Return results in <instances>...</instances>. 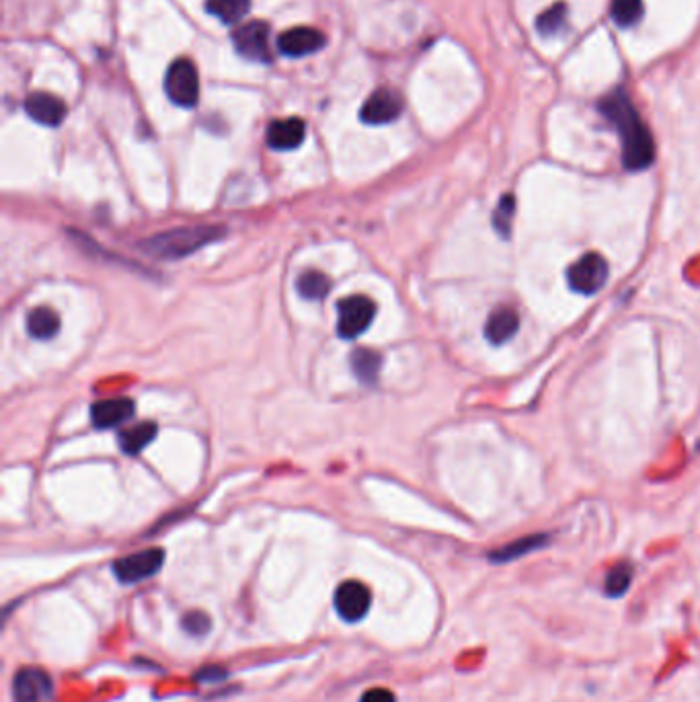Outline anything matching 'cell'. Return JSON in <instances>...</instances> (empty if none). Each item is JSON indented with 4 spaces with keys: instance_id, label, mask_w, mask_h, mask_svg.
<instances>
[{
    "instance_id": "11",
    "label": "cell",
    "mask_w": 700,
    "mask_h": 702,
    "mask_svg": "<svg viewBox=\"0 0 700 702\" xmlns=\"http://www.w3.org/2000/svg\"><path fill=\"white\" fill-rule=\"evenodd\" d=\"M327 37L314 27H292L284 31L278 40L280 54L288 58H304L317 54L325 48Z\"/></svg>"
},
{
    "instance_id": "16",
    "label": "cell",
    "mask_w": 700,
    "mask_h": 702,
    "mask_svg": "<svg viewBox=\"0 0 700 702\" xmlns=\"http://www.w3.org/2000/svg\"><path fill=\"white\" fill-rule=\"evenodd\" d=\"M547 543H549L547 534H530V536L518 538L510 544L499 546L497 551L491 552L489 559L493 563H510V561H516V559L526 557L528 552L541 551L542 546H547Z\"/></svg>"
},
{
    "instance_id": "8",
    "label": "cell",
    "mask_w": 700,
    "mask_h": 702,
    "mask_svg": "<svg viewBox=\"0 0 700 702\" xmlns=\"http://www.w3.org/2000/svg\"><path fill=\"white\" fill-rule=\"evenodd\" d=\"M269 25L265 21H250L242 25L233 34V43L236 51L250 62L269 64L273 60L269 48Z\"/></svg>"
},
{
    "instance_id": "22",
    "label": "cell",
    "mask_w": 700,
    "mask_h": 702,
    "mask_svg": "<svg viewBox=\"0 0 700 702\" xmlns=\"http://www.w3.org/2000/svg\"><path fill=\"white\" fill-rule=\"evenodd\" d=\"M567 23V4L555 3L550 9L542 11L541 17L536 19V29L542 37L561 34V29Z\"/></svg>"
},
{
    "instance_id": "4",
    "label": "cell",
    "mask_w": 700,
    "mask_h": 702,
    "mask_svg": "<svg viewBox=\"0 0 700 702\" xmlns=\"http://www.w3.org/2000/svg\"><path fill=\"white\" fill-rule=\"evenodd\" d=\"M376 305L368 296H350L337 305V335L342 339H356L372 325Z\"/></svg>"
},
{
    "instance_id": "5",
    "label": "cell",
    "mask_w": 700,
    "mask_h": 702,
    "mask_svg": "<svg viewBox=\"0 0 700 702\" xmlns=\"http://www.w3.org/2000/svg\"><path fill=\"white\" fill-rule=\"evenodd\" d=\"M608 261L600 253H586L567 269V283L577 294L594 296L608 282Z\"/></svg>"
},
{
    "instance_id": "14",
    "label": "cell",
    "mask_w": 700,
    "mask_h": 702,
    "mask_svg": "<svg viewBox=\"0 0 700 702\" xmlns=\"http://www.w3.org/2000/svg\"><path fill=\"white\" fill-rule=\"evenodd\" d=\"M306 136V126L300 118H288V120H275L272 126L267 127V144L273 150H294L298 148Z\"/></svg>"
},
{
    "instance_id": "20",
    "label": "cell",
    "mask_w": 700,
    "mask_h": 702,
    "mask_svg": "<svg viewBox=\"0 0 700 702\" xmlns=\"http://www.w3.org/2000/svg\"><path fill=\"white\" fill-rule=\"evenodd\" d=\"M205 9L222 23L235 25L249 15L250 0H205Z\"/></svg>"
},
{
    "instance_id": "24",
    "label": "cell",
    "mask_w": 700,
    "mask_h": 702,
    "mask_svg": "<svg viewBox=\"0 0 700 702\" xmlns=\"http://www.w3.org/2000/svg\"><path fill=\"white\" fill-rule=\"evenodd\" d=\"M631 582H633L631 563H619V565H614L606 575L604 590H606V594L610 598H620L627 594L628 588H631Z\"/></svg>"
},
{
    "instance_id": "7",
    "label": "cell",
    "mask_w": 700,
    "mask_h": 702,
    "mask_svg": "<svg viewBox=\"0 0 700 702\" xmlns=\"http://www.w3.org/2000/svg\"><path fill=\"white\" fill-rule=\"evenodd\" d=\"M165 551L163 549H146L134 555L121 557L113 563V573L121 583H140L144 579L154 577L163 569Z\"/></svg>"
},
{
    "instance_id": "18",
    "label": "cell",
    "mask_w": 700,
    "mask_h": 702,
    "mask_svg": "<svg viewBox=\"0 0 700 702\" xmlns=\"http://www.w3.org/2000/svg\"><path fill=\"white\" fill-rule=\"evenodd\" d=\"M350 364H351L353 374H356L359 382L376 384V380H378V376H381V370H382V356L381 353L362 347V350H356L351 353Z\"/></svg>"
},
{
    "instance_id": "1",
    "label": "cell",
    "mask_w": 700,
    "mask_h": 702,
    "mask_svg": "<svg viewBox=\"0 0 700 702\" xmlns=\"http://www.w3.org/2000/svg\"><path fill=\"white\" fill-rule=\"evenodd\" d=\"M600 112L620 134L622 163L628 171H645L655 160V142L650 127L639 118L637 109L625 91L610 93L600 103Z\"/></svg>"
},
{
    "instance_id": "27",
    "label": "cell",
    "mask_w": 700,
    "mask_h": 702,
    "mask_svg": "<svg viewBox=\"0 0 700 702\" xmlns=\"http://www.w3.org/2000/svg\"><path fill=\"white\" fill-rule=\"evenodd\" d=\"M359 702H396V697L388 688H372V690L362 694Z\"/></svg>"
},
{
    "instance_id": "10",
    "label": "cell",
    "mask_w": 700,
    "mask_h": 702,
    "mask_svg": "<svg viewBox=\"0 0 700 702\" xmlns=\"http://www.w3.org/2000/svg\"><path fill=\"white\" fill-rule=\"evenodd\" d=\"M403 113V99L393 89H378L359 109V120L368 126H384Z\"/></svg>"
},
{
    "instance_id": "25",
    "label": "cell",
    "mask_w": 700,
    "mask_h": 702,
    "mask_svg": "<svg viewBox=\"0 0 700 702\" xmlns=\"http://www.w3.org/2000/svg\"><path fill=\"white\" fill-rule=\"evenodd\" d=\"M513 216H516V199L512 196H504L499 199L496 214H493V227H496L499 236H510Z\"/></svg>"
},
{
    "instance_id": "9",
    "label": "cell",
    "mask_w": 700,
    "mask_h": 702,
    "mask_svg": "<svg viewBox=\"0 0 700 702\" xmlns=\"http://www.w3.org/2000/svg\"><path fill=\"white\" fill-rule=\"evenodd\" d=\"M51 697H54V682L40 667H23L12 678L15 702H50Z\"/></svg>"
},
{
    "instance_id": "3",
    "label": "cell",
    "mask_w": 700,
    "mask_h": 702,
    "mask_svg": "<svg viewBox=\"0 0 700 702\" xmlns=\"http://www.w3.org/2000/svg\"><path fill=\"white\" fill-rule=\"evenodd\" d=\"M165 93L179 107H196L200 101V76L189 58H177L165 74Z\"/></svg>"
},
{
    "instance_id": "17",
    "label": "cell",
    "mask_w": 700,
    "mask_h": 702,
    "mask_svg": "<svg viewBox=\"0 0 700 702\" xmlns=\"http://www.w3.org/2000/svg\"><path fill=\"white\" fill-rule=\"evenodd\" d=\"M157 431H158L157 423H152V421H142V423L134 425V428H130V429L121 431L118 437L121 452L127 456L140 454L154 440V437H157Z\"/></svg>"
},
{
    "instance_id": "23",
    "label": "cell",
    "mask_w": 700,
    "mask_h": 702,
    "mask_svg": "<svg viewBox=\"0 0 700 702\" xmlns=\"http://www.w3.org/2000/svg\"><path fill=\"white\" fill-rule=\"evenodd\" d=\"M610 15L619 27H633L643 17V0H612Z\"/></svg>"
},
{
    "instance_id": "26",
    "label": "cell",
    "mask_w": 700,
    "mask_h": 702,
    "mask_svg": "<svg viewBox=\"0 0 700 702\" xmlns=\"http://www.w3.org/2000/svg\"><path fill=\"white\" fill-rule=\"evenodd\" d=\"M210 618L204 614V612H189V614H185L183 618V629L188 630L189 635L194 636H202L210 630Z\"/></svg>"
},
{
    "instance_id": "19",
    "label": "cell",
    "mask_w": 700,
    "mask_h": 702,
    "mask_svg": "<svg viewBox=\"0 0 700 702\" xmlns=\"http://www.w3.org/2000/svg\"><path fill=\"white\" fill-rule=\"evenodd\" d=\"M58 331H60V317H58L56 311H51L48 306H40L29 312L27 333L34 339L48 341L51 337H56Z\"/></svg>"
},
{
    "instance_id": "13",
    "label": "cell",
    "mask_w": 700,
    "mask_h": 702,
    "mask_svg": "<svg viewBox=\"0 0 700 702\" xmlns=\"http://www.w3.org/2000/svg\"><path fill=\"white\" fill-rule=\"evenodd\" d=\"M25 112L34 121L48 127L60 126L64 118H66V105L58 99V96L50 93H31L25 99Z\"/></svg>"
},
{
    "instance_id": "21",
    "label": "cell",
    "mask_w": 700,
    "mask_h": 702,
    "mask_svg": "<svg viewBox=\"0 0 700 702\" xmlns=\"http://www.w3.org/2000/svg\"><path fill=\"white\" fill-rule=\"evenodd\" d=\"M296 289L302 298L323 300V298H327V294L331 292V280L327 278L325 274L311 269V272L300 274V278L296 282Z\"/></svg>"
},
{
    "instance_id": "2",
    "label": "cell",
    "mask_w": 700,
    "mask_h": 702,
    "mask_svg": "<svg viewBox=\"0 0 700 702\" xmlns=\"http://www.w3.org/2000/svg\"><path fill=\"white\" fill-rule=\"evenodd\" d=\"M227 235V230L222 227H212V224H204V227H183L173 228L166 233H158L150 238H146L144 243H140V249L146 255L157 257V259L175 261L183 259L197 253V251L208 247L210 243L218 241Z\"/></svg>"
},
{
    "instance_id": "12",
    "label": "cell",
    "mask_w": 700,
    "mask_h": 702,
    "mask_svg": "<svg viewBox=\"0 0 700 702\" xmlns=\"http://www.w3.org/2000/svg\"><path fill=\"white\" fill-rule=\"evenodd\" d=\"M134 413H136V403L132 398H105V401H97L91 407V421L99 429H113L132 420Z\"/></svg>"
},
{
    "instance_id": "6",
    "label": "cell",
    "mask_w": 700,
    "mask_h": 702,
    "mask_svg": "<svg viewBox=\"0 0 700 702\" xmlns=\"http://www.w3.org/2000/svg\"><path fill=\"white\" fill-rule=\"evenodd\" d=\"M333 606H335L337 614H339V618H342V621L356 624L368 616L370 606H372V591L365 583L356 582V579H350V582H343L335 590V596H333Z\"/></svg>"
},
{
    "instance_id": "15",
    "label": "cell",
    "mask_w": 700,
    "mask_h": 702,
    "mask_svg": "<svg viewBox=\"0 0 700 702\" xmlns=\"http://www.w3.org/2000/svg\"><path fill=\"white\" fill-rule=\"evenodd\" d=\"M519 328V317L518 312L510 306H499L497 311H493L487 319L485 325V337L493 345H501L505 341H510Z\"/></svg>"
}]
</instances>
